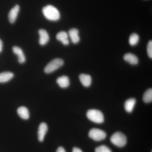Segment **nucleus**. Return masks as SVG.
Returning a JSON list of instances; mask_svg holds the SVG:
<instances>
[{"label":"nucleus","instance_id":"1","mask_svg":"<svg viewBox=\"0 0 152 152\" xmlns=\"http://www.w3.org/2000/svg\"><path fill=\"white\" fill-rule=\"evenodd\" d=\"M44 16L49 20L56 21L60 18V13L58 10L54 6L49 5L42 9Z\"/></svg>","mask_w":152,"mask_h":152},{"label":"nucleus","instance_id":"2","mask_svg":"<svg viewBox=\"0 0 152 152\" xmlns=\"http://www.w3.org/2000/svg\"><path fill=\"white\" fill-rule=\"evenodd\" d=\"M110 141L115 145L122 148L127 143V138L122 133L116 132L112 135L110 138Z\"/></svg>","mask_w":152,"mask_h":152},{"label":"nucleus","instance_id":"3","mask_svg":"<svg viewBox=\"0 0 152 152\" xmlns=\"http://www.w3.org/2000/svg\"><path fill=\"white\" fill-rule=\"evenodd\" d=\"M87 116L90 121L97 124H102L104 121L103 114L99 110H89L87 113Z\"/></svg>","mask_w":152,"mask_h":152},{"label":"nucleus","instance_id":"4","mask_svg":"<svg viewBox=\"0 0 152 152\" xmlns=\"http://www.w3.org/2000/svg\"><path fill=\"white\" fill-rule=\"evenodd\" d=\"M64 64V61L62 59L58 58L54 59L46 66L44 72L46 74L51 73L63 66Z\"/></svg>","mask_w":152,"mask_h":152},{"label":"nucleus","instance_id":"5","mask_svg":"<svg viewBox=\"0 0 152 152\" xmlns=\"http://www.w3.org/2000/svg\"><path fill=\"white\" fill-rule=\"evenodd\" d=\"M89 137L96 141H100L104 140L107 136L105 132L99 129H91L90 131L88 134Z\"/></svg>","mask_w":152,"mask_h":152},{"label":"nucleus","instance_id":"6","mask_svg":"<svg viewBox=\"0 0 152 152\" xmlns=\"http://www.w3.org/2000/svg\"><path fill=\"white\" fill-rule=\"evenodd\" d=\"M48 126L47 124L45 123H42L39 125L38 129V138L39 141H43L46 134L48 132Z\"/></svg>","mask_w":152,"mask_h":152},{"label":"nucleus","instance_id":"7","mask_svg":"<svg viewBox=\"0 0 152 152\" xmlns=\"http://www.w3.org/2000/svg\"><path fill=\"white\" fill-rule=\"evenodd\" d=\"M20 6L16 5L12 8L9 12L8 19L11 23H14L16 20L18 15L20 11Z\"/></svg>","mask_w":152,"mask_h":152},{"label":"nucleus","instance_id":"8","mask_svg":"<svg viewBox=\"0 0 152 152\" xmlns=\"http://www.w3.org/2000/svg\"><path fill=\"white\" fill-rule=\"evenodd\" d=\"M39 43L42 46H44L48 42L50 37L48 34L45 29H40L39 31Z\"/></svg>","mask_w":152,"mask_h":152},{"label":"nucleus","instance_id":"9","mask_svg":"<svg viewBox=\"0 0 152 152\" xmlns=\"http://www.w3.org/2000/svg\"><path fill=\"white\" fill-rule=\"evenodd\" d=\"M79 31L77 29H71L69 31L68 35L70 38L71 41L73 43L76 44L78 43L80 41V37L79 34Z\"/></svg>","mask_w":152,"mask_h":152},{"label":"nucleus","instance_id":"10","mask_svg":"<svg viewBox=\"0 0 152 152\" xmlns=\"http://www.w3.org/2000/svg\"><path fill=\"white\" fill-rule=\"evenodd\" d=\"M13 51L14 53L17 55L18 57V60L20 64H23L26 61V57L23 50L18 47L14 46L13 47Z\"/></svg>","mask_w":152,"mask_h":152},{"label":"nucleus","instance_id":"11","mask_svg":"<svg viewBox=\"0 0 152 152\" xmlns=\"http://www.w3.org/2000/svg\"><path fill=\"white\" fill-rule=\"evenodd\" d=\"M124 59L126 61L132 65H135L138 64L139 60L137 57L131 53L126 54L124 56Z\"/></svg>","mask_w":152,"mask_h":152},{"label":"nucleus","instance_id":"12","mask_svg":"<svg viewBox=\"0 0 152 152\" xmlns=\"http://www.w3.org/2000/svg\"><path fill=\"white\" fill-rule=\"evenodd\" d=\"M79 79L84 86L88 87L91 84L92 78L89 75L84 74H81L79 76Z\"/></svg>","mask_w":152,"mask_h":152},{"label":"nucleus","instance_id":"13","mask_svg":"<svg viewBox=\"0 0 152 152\" xmlns=\"http://www.w3.org/2000/svg\"><path fill=\"white\" fill-rule=\"evenodd\" d=\"M68 34L65 31L60 32L58 33L56 35V39L58 41L61 42L64 45H68L69 43V41L68 39Z\"/></svg>","mask_w":152,"mask_h":152},{"label":"nucleus","instance_id":"14","mask_svg":"<svg viewBox=\"0 0 152 152\" xmlns=\"http://www.w3.org/2000/svg\"><path fill=\"white\" fill-rule=\"evenodd\" d=\"M56 82L59 86L63 88H67L70 85L69 79L66 76H62L59 77L57 79Z\"/></svg>","mask_w":152,"mask_h":152},{"label":"nucleus","instance_id":"15","mask_svg":"<svg viewBox=\"0 0 152 152\" xmlns=\"http://www.w3.org/2000/svg\"><path fill=\"white\" fill-rule=\"evenodd\" d=\"M136 103V100L134 98H130L126 101L124 107L126 111L129 113H132L134 110Z\"/></svg>","mask_w":152,"mask_h":152},{"label":"nucleus","instance_id":"16","mask_svg":"<svg viewBox=\"0 0 152 152\" xmlns=\"http://www.w3.org/2000/svg\"><path fill=\"white\" fill-rule=\"evenodd\" d=\"M17 112L19 116L24 120H27L29 118V113L28 110L25 107H21L18 108Z\"/></svg>","mask_w":152,"mask_h":152},{"label":"nucleus","instance_id":"17","mask_svg":"<svg viewBox=\"0 0 152 152\" xmlns=\"http://www.w3.org/2000/svg\"><path fill=\"white\" fill-rule=\"evenodd\" d=\"M14 77V74L11 72H7L0 73V83L9 81Z\"/></svg>","mask_w":152,"mask_h":152},{"label":"nucleus","instance_id":"18","mask_svg":"<svg viewBox=\"0 0 152 152\" xmlns=\"http://www.w3.org/2000/svg\"><path fill=\"white\" fill-rule=\"evenodd\" d=\"M143 100L145 103H149L151 102L152 101V89H148L144 93L143 96Z\"/></svg>","mask_w":152,"mask_h":152},{"label":"nucleus","instance_id":"19","mask_svg":"<svg viewBox=\"0 0 152 152\" xmlns=\"http://www.w3.org/2000/svg\"><path fill=\"white\" fill-rule=\"evenodd\" d=\"M140 40V37L137 34L133 33L130 36L129 39V43L132 46H135L138 44Z\"/></svg>","mask_w":152,"mask_h":152},{"label":"nucleus","instance_id":"20","mask_svg":"<svg viewBox=\"0 0 152 152\" xmlns=\"http://www.w3.org/2000/svg\"><path fill=\"white\" fill-rule=\"evenodd\" d=\"M95 152H112L108 147L104 145H102L96 148Z\"/></svg>","mask_w":152,"mask_h":152},{"label":"nucleus","instance_id":"21","mask_svg":"<svg viewBox=\"0 0 152 152\" xmlns=\"http://www.w3.org/2000/svg\"><path fill=\"white\" fill-rule=\"evenodd\" d=\"M147 53L149 57L152 58V41H150L147 46Z\"/></svg>","mask_w":152,"mask_h":152},{"label":"nucleus","instance_id":"22","mask_svg":"<svg viewBox=\"0 0 152 152\" xmlns=\"http://www.w3.org/2000/svg\"><path fill=\"white\" fill-rule=\"evenodd\" d=\"M56 152H66L64 148L63 147H60L57 149Z\"/></svg>","mask_w":152,"mask_h":152},{"label":"nucleus","instance_id":"23","mask_svg":"<svg viewBox=\"0 0 152 152\" xmlns=\"http://www.w3.org/2000/svg\"><path fill=\"white\" fill-rule=\"evenodd\" d=\"M72 152H83V151H82L80 149L75 147L73 149Z\"/></svg>","mask_w":152,"mask_h":152},{"label":"nucleus","instance_id":"24","mask_svg":"<svg viewBox=\"0 0 152 152\" xmlns=\"http://www.w3.org/2000/svg\"><path fill=\"white\" fill-rule=\"evenodd\" d=\"M3 47V45L2 41L0 39V53H1L2 51Z\"/></svg>","mask_w":152,"mask_h":152},{"label":"nucleus","instance_id":"25","mask_svg":"<svg viewBox=\"0 0 152 152\" xmlns=\"http://www.w3.org/2000/svg\"></svg>","mask_w":152,"mask_h":152}]
</instances>
